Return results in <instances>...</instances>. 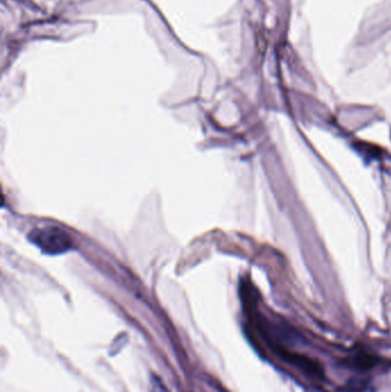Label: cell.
Here are the masks:
<instances>
[{
	"mask_svg": "<svg viewBox=\"0 0 391 392\" xmlns=\"http://www.w3.org/2000/svg\"><path fill=\"white\" fill-rule=\"evenodd\" d=\"M30 241L43 252L49 255H59L71 248V238L67 232L56 226L37 228L29 235Z\"/></svg>",
	"mask_w": 391,
	"mask_h": 392,
	"instance_id": "1",
	"label": "cell"
},
{
	"mask_svg": "<svg viewBox=\"0 0 391 392\" xmlns=\"http://www.w3.org/2000/svg\"><path fill=\"white\" fill-rule=\"evenodd\" d=\"M273 351L283 360L286 361L288 364L293 365L294 367H296L297 369L303 371L307 376L317 378V380L324 378L322 368L313 359H311V358L307 357L304 354H296L294 351L288 350L283 345H276V347H273Z\"/></svg>",
	"mask_w": 391,
	"mask_h": 392,
	"instance_id": "2",
	"label": "cell"
},
{
	"mask_svg": "<svg viewBox=\"0 0 391 392\" xmlns=\"http://www.w3.org/2000/svg\"><path fill=\"white\" fill-rule=\"evenodd\" d=\"M344 392H372L370 382L364 378H353L346 383Z\"/></svg>",
	"mask_w": 391,
	"mask_h": 392,
	"instance_id": "3",
	"label": "cell"
},
{
	"mask_svg": "<svg viewBox=\"0 0 391 392\" xmlns=\"http://www.w3.org/2000/svg\"><path fill=\"white\" fill-rule=\"evenodd\" d=\"M375 364V359L370 354H359L355 356L353 358V365L355 367L358 368V369H368V368L373 367V365Z\"/></svg>",
	"mask_w": 391,
	"mask_h": 392,
	"instance_id": "4",
	"label": "cell"
},
{
	"mask_svg": "<svg viewBox=\"0 0 391 392\" xmlns=\"http://www.w3.org/2000/svg\"><path fill=\"white\" fill-rule=\"evenodd\" d=\"M150 387H152V392H170L158 375L152 376Z\"/></svg>",
	"mask_w": 391,
	"mask_h": 392,
	"instance_id": "5",
	"label": "cell"
}]
</instances>
